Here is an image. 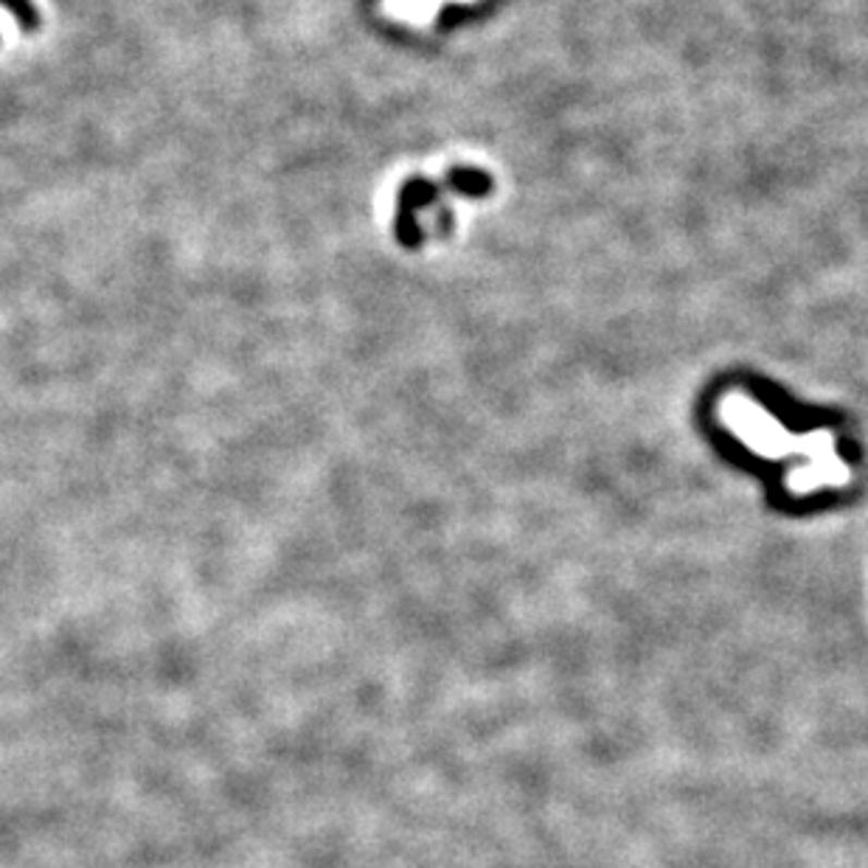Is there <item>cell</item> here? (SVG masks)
<instances>
[{"mask_svg": "<svg viewBox=\"0 0 868 868\" xmlns=\"http://www.w3.org/2000/svg\"><path fill=\"white\" fill-rule=\"evenodd\" d=\"M0 7H7L17 17L23 32H37L40 28V14L32 7V0H0Z\"/></svg>", "mask_w": 868, "mask_h": 868, "instance_id": "obj_1", "label": "cell"}]
</instances>
